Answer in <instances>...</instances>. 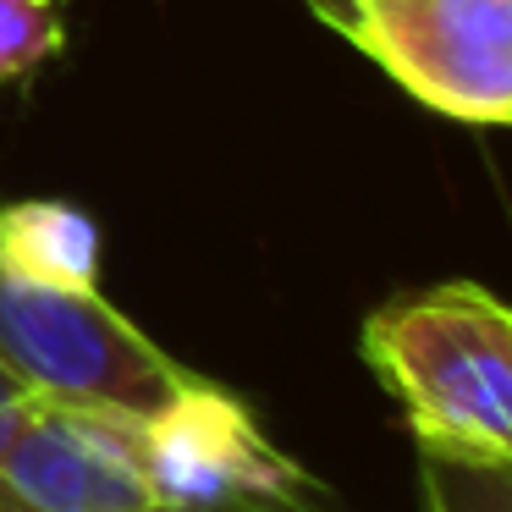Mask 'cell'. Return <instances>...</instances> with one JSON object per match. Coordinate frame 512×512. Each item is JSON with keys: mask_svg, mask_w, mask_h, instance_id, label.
<instances>
[{"mask_svg": "<svg viewBox=\"0 0 512 512\" xmlns=\"http://www.w3.org/2000/svg\"><path fill=\"white\" fill-rule=\"evenodd\" d=\"M419 452L512 463V303L479 281H435L380 303L358 331Z\"/></svg>", "mask_w": 512, "mask_h": 512, "instance_id": "cell-1", "label": "cell"}, {"mask_svg": "<svg viewBox=\"0 0 512 512\" xmlns=\"http://www.w3.org/2000/svg\"><path fill=\"white\" fill-rule=\"evenodd\" d=\"M0 364L34 397L127 419L160 413L193 380V369L138 331L100 287H39L6 270H0Z\"/></svg>", "mask_w": 512, "mask_h": 512, "instance_id": "cell-2", "label": "cell"}, {"mask_svg": "<svg viewBox=\"0 0 512 512\" xmlns=\"http://www.w3.org/2000/svg\"><path fill=\"white\" fill-rule=\"evenodd\" d=\"M336 34L424 111L512 127V0H353Z\"/></svg>", "mask_w": 512, "mask_h": 512, "instance_id": "cell-3", "label": "cell"}, {"mask_svg": "<svg viewBox=\"0 0 512 512\" xmlns=\"http://www.w3.org/2000/svg\"><path fill=\"white\" fill-rule=\"evenodd\" d=\"M138 452L160 512H276L320 501V485L259 430L248 402L204 375L138 419Z\"/></svg>", "mask_w": 512, "mask_h": 512, "instance_id": "cell-4", "label": "cell"}, {"mask_svg": "<svg viewBox=\"0 0 512 512\" xmlns=\"http://www.w3.org/2000/svg\"><path fill=\"white\" fill-rule=\"evenodd\" d=\"M0 501L17 512H160L138 419L34 397L0 441Z\"/></svg>", "mask_w": 512, "mask_h": 512, "instance_id": "cell-5", "label": "cell"}, {"mask_svg": "<svg viewBox=\"0 0 512 512\" xmlns=\"http://www.w3.org/2000/svg\"><path fill=\"white\" fill-rule=\"evenodd\" d=\"M105 237L89 210L67 199L0 204V270L39 287H100Z\"/></svg>", "mask_w": 512, "mask_h": 512, "instance_id": "cell-6", "label": "cell"}, {"mask_svg": "<svg viewBox=\"0 0 512 512\" xmlns=\"http://www.w3.org/2000/svg\"><path fill=\"white\" fill-rule=\"evenodd\" d=\"M419 512H512V463L419 452Z\"/></svg>", "mask_w": 512, "mask_h": 512, "instance_id": "cell-7", "label": "cell"}, {"mask_svg": "<svg viewBox=\"0 0 512 512\" xmlns=\"http://www.w3.org/2000/svg\"><path fill=\"white\" fill-rule=\"evenodd\" d=\"M67 50L61 0H0V83H23Z\"/></svg>", "mask_w": 512, "mask_h": 512, "instance_id": "cell-8", "label": "cell"}, {"mask_svg": "<svg viewBox=\"0 0 512 512\" xmlns=\"http://www.w3.org/2000/svg\"><path fill=\"white\" fill-rule=\"evenodd\" d=\"M28 402H34V391H28L12 369L0 364V441H6V435H12V424L28 413Z\"/></svg>", "mask_w": 512, "mask_h": 512, "instance_id": "cell-9", "label": "cell"}, {"mask_svg": "<svg viewBox=\"0 0 512 512\" xmlns=\"http://www.w3.org/2000/svg\"><path fill=\"white\" fill-rule=\"evenodd\" d=\"M0 512H17V507H6V501H0Z\"/></svg>", "mask_w": 512, "mask_h": 512, "instance_id": "cell-10", "label": "cell"}]
</instances>
